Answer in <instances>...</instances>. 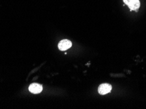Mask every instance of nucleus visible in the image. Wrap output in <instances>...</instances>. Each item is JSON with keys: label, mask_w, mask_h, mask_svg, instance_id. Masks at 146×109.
<instances>
[{"label": "nucleus", "mask_w": 146, "mask_h": 109, "mask_svg": "<svg viewBox=\"0 0 146 109\" xmlns=\"http://www.w3.org/2000/svg\"><path fill=\"white\" fill-rule=\"evenodd\" d=\"M124 3L127 5L130 10L138 11L139 8L140 7V2L139 0H123Z\"/></svg>", "instance_id": "1"}, {"label": "nucleus", "mask_w": 146, "mask_h": 109, "mask_svg": "<svg viewBox=\"0 0 146 109\" xmlns=\"http://www.w3.org/2000/svg\"><path fill=\"white\" fill-rule=\"evenodd\" d=\"M29 91H31V93H34V94H37V93H40V92H42V89H43V87L42 85L36 84V83H34V84H32L31 86H29Z\"/></svg>", "instance_id": "4"}, {"label": "nucleus", "mask_w": 146, "mask_h": 109, "mask_svg": "<svg viewBox=\"0 0 146 109\" xmlns=\"http://www.w3.org/2000/svg\"><path fill=\"white\" fill-rule=\"evenodd\" d=\"M112 89L111 85L109 84H102L98 87V92L101 95H106V94L111 92Z\"/></svg>", "instance_id": "3"}, {"label": "nucleus", "mask_w": 146, "mask_h": 109, "mask_svg": "<svg viewBox=\"0 0 146 109\" xmlns=\"http://www.w3.org/2000/svg\"><path fill=\"white\" fill-rule=\"evenodd\" d=\"M72 46V42L70 40L68 39H63L61 40V41L59 42L58 44V48L60 50L63 51L68 50V48H70Z\"/></svg>", "instance_id": "2"}]
</instances>
